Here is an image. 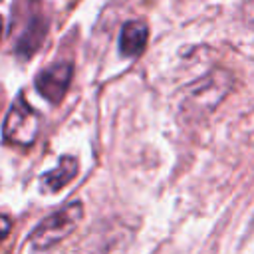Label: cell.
I'll list each match as a JSON object with an SVG mask.
<instances>
[{
	"instance_id": "3",
	"label": "cell",
	"mask_w": 254,
	"mask_h": 254,
	"mask_svg": "<svg viewBox=\"0 0 254 254\" xmlns=\"http://www.w3.org/2000/svg\"><path fill=\"white\" fill-rule=\"evenodd\" d=\"M71 73H73V67L71 64L67 62H62V64H52L48 65L46 69H42L38 75H36V89L52 103L60 101L64 97V93L67 91L69 87V81H71Z\"/></svg>"
},
{
	"instance_id": "1",
	"label": "cell",
	"mask_w": 254,
	"mask_h": 254,
	"mask_svg": "<svg viewBox=\"0 0 254 254\" xmlns=\"http://www.w3.org/2000/svg\"><path fill=\"white\" fill-rule=\"evenodd\" d=\"M83 218V204L79 200L67 202L50 216H46L30 234V244L38 250L52 248L65 240L81 222Z\"/></svg>"
},
{
	"instance_id": "6",
	"label": "cell",
	"mask_w": 254,
	"mask_h": 254,
	"mask_svg": "<svg viewBox=\"0 0 254 254\" xmlns=\"http://www.w3.org/2000/svg\"><path fill=\"white\" fill-rule=\"evenodd\" d=\"M10 228H12L10 218H8V216H4V214H0V242L10 234Z\"/></svg>"
},
{
	"instance_id": "4",
	"label": "cell",
	"mask_w": 254,
	"mask_h": 254,
	"mask_svg": "<svg viewBox=\"0 0 254 254\" xmlns=\"http://www.w3.org/2000/svg\"><path fill=\"white\" fill-rule=\"evenodd\" d=\"M147 38H149V32H147V26L139 20H131L127 24H123L121 28V34H119V48H121V54L127 56V58H133V56H139L147 44Z\"/></svg>"
},
{
	"instance_id": "2",
	"label": "cell",
	"mask_w": 254,
	"mask_h": 254,
	"mask_svg": "<svg viewBox=\"0 0 254 254\" xmlns=\"http://www.w3.org/2000/svg\"><path fill=\"white\" fill-rule=\"evenodd\" d=\"M40 113L28 103L26 97H16L4 121L2 135L8 143L18 147H30L40 133Z\"/></svg>"
},
{
	"instance_id": "7",
	"label": "cell",
	"mask_w": 254,
	"mask_h": 254,
	"mask_svg": "<svg viewBox=\"0 0 254 254\" xmlns=\"http://www.w3.org/2000/svg\"><path fill=\"white\" fill-rule=\"evenodd\" d=\"M2 28H4V24H2V18H0V38H2Z\"/></svg>"
},
{
	"instance_id": "5",
	"label": "cell",
	"mask_w": 254,
	"mask_h": 254,
	"mask_svg": "<svg viewBox=\"0 0 254 254\" xmlns=\"http://www.w3.org/2000/svg\"><path fill=\"white\" fill-rule=\"evenodd\" d=\"M77 175V161L75 157H69V155H64L58 163L56 169L48 171L42 179H40V185L46 192H56L60 189H64L73 177Z\"/></svg>"
}]
</instances>
